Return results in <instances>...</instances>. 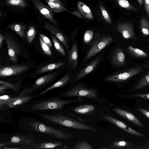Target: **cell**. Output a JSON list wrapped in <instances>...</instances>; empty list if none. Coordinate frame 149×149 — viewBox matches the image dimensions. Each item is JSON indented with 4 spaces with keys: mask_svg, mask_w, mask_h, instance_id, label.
Segmentation results:
<instances>
[{
    "mask_svg": "<svg viewBox=\"0 0 149 149\" xmlns=\"http://www.w3.org/2000/svg\"><path fill=\"white\" fill-rule=\"evenodd\" d=\"M140 146L135 145L127 140L117 139L111 142L109 145V149H141Z\"/></svg>",
    "mask_w": 149,
    "mask_h": 149,
    "instance_id": "cell-15",
    "label": "cell"
},
{
    "mask_svg": "<svg viewBox=\"0 0 149 149\" xmlns=\"http://www.w3.org/2000/svg\"><path fill=\"white\" fill-rule=\"evenodd\" d=\"M113 41L112 38L108 36H104L96 38L86 54L85 59L88 60L95 55L110 44Z\"/></svg>",
    "mask_w": 149,
    "mask_h": 149,
    "instance_id": "cell-8",
    "label": "cell"
},
{
    "mask_svg": "<svg viewBox=\"0 0 149 149\" xmlns=\"http://www.w3.org/2000/svg\"><path fill=\"white\" fill-rule=\"evenodd\" d=\"M39 41L41 48L43 52L47 55L51 56L52 52L50 47L46 43H45L40 37Z\"/></svg>",
    "mask_w": 149,
    "mask_h": 149,
    "instance_id": "cell-38",
    "label": "cell"
},
{
    "mask_svg": "<svg viewBox=\"0 0 149 149\" xmlns=\"http://www.w3.org/2000/svg\"><path fill=\"white\" fill-rule=\"evenodd\" d=\"M9 140L1 142L0 148L7 146H11L26 144L31 145L34 143L35 138L32 135H15L11 136Z\"/></svg>",
    "mask_w": 149,
    "mask_h": 149,
    "instance_id": "cell-9",
    "label": "cell"
},
{
    "mask_svg": "<svg viewBox=\"0 0 149 149\" xmlns=\"http://www.w3.org/2000/svg\"><path fill=\"white\" fill-rule=\"evenodd\" d=\"M133 97H139L142 98L149 100V93L147 94H137L131 95Z\"/></svg>",
    "mask_w": 149,
    "mask_h": 149,
    "instance_id": "cell-43",
    "label": "cell"
},
{
    "mask_svg": "<svg viewBox=\"0 0 149 149\" xmlns=\"http://www.w3.org/2000/svg\"><path fill=\"white\" fill-rule=\"evenodd\" d=\"M42 117L49 120L65 127L78 130H86L93 132L96 131L95 128L83 122L61 114H56L52 115L44 114Z\"/></svg>",
    "mask_w": 149,
    "mask_h": 149,
    "instance_id": "cell-2",
    "label": "cell"
},
{
    "mask_svg": "<svg viewBox=\"0 0 149 149\" xmlns=\"http://www.w3.org/2000/svg\"><path fill=\"white\" fill-rule=\"evenodd\" d=\"M116 28L124 38L133 39L135 38L136 35L132 22H129L119 23L117 25Z\"/></svg>",
    "mask_w": 149,
    "mask_h": 149,
    "instance_id": "cell-14",
    "label": "cell"
},
{
    "mask_svg": "<svg viewBox=\"0 0 149 149\" xmlns=\"http://www.w3.org/2000/svg\"><path fill=\"white\" fill-rule=\"evenodd\" d=\"M5 4L7 6L20 8L25 7L27 5L24 0H7Z\"/></svg>",
    "mask_w": 149,
    "mask_h": 149,
    "instance_id": "cell-29",
    "label": "cell"
},
{
    "mask_svg": "<svg viewBox=\"0 0 149 149\" xmlns=\"http://www.w3.org/2000/svg\"><path fill=\"white\" fill-rule=\"evenodd\" d=\"M34 7L49 22L54 26L58 25L52 11L49 7L42 3L39 0H30Z\"/></svg>",
    "mask_w": 149,
    "mask_h": 149,
    "instance_id": "cell-11",
    "label": "cell"
},
{
    "mask_svg": "<svg viewBox=\"0 0 149 149\" xmlns=\"http://www.w3.org/2000/svg\"><path fill=\"white\" fill-rule=\"evenodd\" d=\"M140 26L143 34L145 36H149V22L145 17L141 19Z\"/></svg>",
    "mask_w": 149,
    "mask_h": 149,
    "instance_id": "cell-30",
    "label": "cell"
},
{
    "mask_svg": "<svg viewBox=\"0 0 149 149\" xmlns=\"http://www.w3.org/2000/svg\"><path fill=\"white\" fill-rule=\"evenodd\" d=\"M98 91L93 88H88L82 84H77L64 91L58 96L64 97H80L97 100L99 98Z\"/></svg>",
    "mask_w": 149,
    "mask_h": 149,
    "instance_id": "cell-4",
    "label": "cell"
},
{
    "mask_svg": "<svg viewBox=\"0 0 149 149\" xmlns=\"http://www.w3.org/2000/svg\"><path fill=\"white\" fill-rule=\"evenodd\" d=\"M113 110L116 113L133 124L141 128H146L137 118L130 112L118 108H115Z\"/></svg>",
    "mask_w": 149,
    "mask_h": 149,
    "instance_id": "cell-16",
    "label": "cell"
},
{
    "mask_svg": "<svg viewBox=\"0 0 149 149\" xmlns=\"http://www.w3.org/2000/svg\"><path fill=\"white\" fill-rule=\"evenodd\" d=\"M71 148L74 149H93L89 143L85 141H81L77 142Z\"/></svg>",
    "mask_w": 149,
    "mask_h": 149,
    "instance_id": "cell-35",
    "label": "cell"
},
{
    "mask_svg": "<svg viewBox=\"0 0 149 149\" xmlns=\"http://www.w3.org/2000/svg\"><path fill=\"white\" fill-rule=\"evenodd\" d=\"M33 98V95H31L21 97L17 100L4 105L2 110L5 107L7 108H16L21 106L27 103Z\"/></svg>",
    "mask_w": 149,
    "mask_h": 149,
    "instance_id": "cell-21",
    "label": "cell"
},
{
    "mask_svg": "<svg viewBox=\"0 0 149 149\" xmlns=\"http://www.w3.org/2000/svg\"><path fill=\"white\" fill-rule=\"evenodd\" d=\"M78 6L81 14L86 18L92 19L93 15L89 8L81 1H79Z\"/></svg>",
    "mask_w": 149,
    "mask_h": 149,
    "instance_id": "cell-26",
    "label": "cell"
},
{
    "mask_svg": "<svg viewBox=\"0 0 149 149\" xmlns=\"http://www.w3.org/2000/svg\"><path fill=\"white\" fill-rule=\"evenodd\" d=\"M149 85V72L145 75L136 84L135 88L139 90Z\"/></svg>",
    "mask_w": 149,
    "mask_h": 149,
    "instance_id": "cell-31",
    "label": "cell"
},
{
    "mask_svg": "<svg viewBox=\"0 0 149 149\" xmlns=\"http://www.w3.org/2000/svg\"><path fill=\"white\" fill-rule=\"evenodd\" d=\"M70 78V74L67 72L63 77L56 83L47 88L44 91L38 94L34 95L33 98L40 95H43L47 92L53 89L64 86L69 81Z\"/></svg>",
    "mask_w": 149,
    "mask_h": 149,
    "instance_id": "cell-20",
    "label": "cell"
},
{
    "mask_svg": "<svg viewBox=\"0 0 149 149\" xmlns=\"http://www.w3.org/2000/svg\"><path fill=\"white\" fill-rule=\"evenodd\" d=\"M40 36L45 43L47 44L50 48H52V46L51 41L47 36L41 33L40 34Z\"/></svg>",
    "mask_w": 149,
    "mask_h": 149,
    "instance_id": "cell-42",
    "label": "cell"
},
{
    "mask_svg": "<svg viewBox=\"0 0 149 149\" xmlns=\"http://www.w3.org/2000/svg\"><path fill=\"white\" fill-rule=\"evenodd\" d=\"M102 118L114 124L119 128L130 134L142 137H146L145 135L136 131L122 121L111 116L104 115L103 116Z\"/></svg>",
    "mask_w": 149,
    "mask_h": 149,
    "instance_id": "cell-12",
    "label": "cell"
},
{
    "mask_svg": "<svg viewBox=\"0 0 149 149\" xmlns=\"http://www.w3.org/2000/svg\"><path fill=\"white\" fill-rule=\"evenodd\" d=\"M93 31L91 30H88L85 33L84 37V41L86 44L89 43L92 39L93 36Z\"/></svg>",
    "mask_w": 149,
    "mask_h": 149,
    "instance_id": "cell-39",
    "label": "cell"
},
{
    "mask_svg": "<svg viewBox=\"0 0 149 149\" xmlns=\"http://www.w3.org/2000/svg\"><path fill=\"white\" fill-rule=\"evenodd\" d=\"M139 111L149 119V106L138 108Z\"/></svg>",
    "mask_w": 149,
    "mask_h": 149,
    "instance_id": "cell-40",
    "label": "cell"
},
{
    "mask_svg": "<svg viewBox=\"0 0 149 149\" xmlns=\"http://www.w3.org/2000/svg\"><path fill=\"white\" fill-rule=\"evenodd\" d=\"M63 62H57L46 65L39 68L37 71L38 74H40L55 70L64 65Z\"/></svg>",
    "mask_w": 149,
    "mask_h": 149,
    "instance_id": "cell-24",
    "label": "cell"
},
{
    "mask_svg": "<svg viewBox=\"0 0 149 149\" xmlns=\"http://www.w3.org/2000/svg\"><path fill=\"white\" fill-rule=\"evenodd\" d=\"M49 1H52L61 5L63 4L62 2H61V0H48Z\"/></svg>",
    "mask_w": 149,
    "mask_h": 149,
    "instance_id": "cell-46",
    "label": "cell"
},
{
    "mask_svg": "<svg viewBox=\"0 0 149 149\" xmlns=\"http://www.w3.org/2000/svg\"><path fill=\"white\" fill-rule=\"evenodd\" d=\"M5 39L4 36L1 34H0V48H1L3 43V42L4 39Z\"/></svg>",
    "mask_w": 149,
    "mask_h": 149,
    "instance_id": "cell-45",
    "label": "cell"
},
{
    "mask_svg": "<svg viewBox=\"0 0 149 149\" xmlns=\"http://www.w3.org/2000/svg\"><path fill=\"white\" fill-rule=\"evenodd\" d=\"M2 148L4 149H20V148H16V147H7V146L4 147H3Z\"/></svg>",
    "mask_w": 149,
    "mask_h": 149,
    "instance_id": "cell-47",
    "label": "cell"
},
{
    "mask_svg": "<svg viewBox=\"0 0 149 149\" xmlns=\"http://www.w3.org/2000/svg\"><path fill=\"white\" fill-rule=\"evenodd\" d=\"M119 5L122 7L127 10L132 11H136L138 8L131 4L127 0H117Z\"/></svg>",
    "mask_w": 149,
    "mask_h": 149,
    "instance_id": "cell-34",
    "label": "cell"
},
{
    "mask_svg": "<svg viewBox=\"0 0 149 149\" xmlns=\"http://www.w3.org/2000/svg\"><path fill=\"white\" fill-rule=\"evenodd\" d=\"M111 58V64L115 66H122L125 63V55L120 48L117 47L113 50Z\"/></svg>",
    "mask_w": 149,
    "mask_h": 149,
    "instance_id": "cell-17",
    "label": "cell"
},
{
    "mask_svg": "<svg viewBox=\"0 0 149 149\" xmlns=\"http://www.w3.org/2000/svg\"><path fill=\"white\" fill-rule=\"evenodd\" d=\"M57 74V72H54L40 77L31 86L24 88L20 95L22 97L31 95L49 84L55 78Z\"/></svg>",
    "mask_w": 149,
    "mask_h": 149,
    "instance_id": "cell-5",
    "label": "cell"
},
{
    "mask_svg": "<svg viewBox=\"0 0 149 149\" xmlns=\"http://www.w3.org/2000/svg\"><path fill=\"white\" fill-rule=\"evenodd\" d=\"M51 37L56 49L60 54L65 56V52L62 45L56 38V37L52 35Z\"/></svg>",
    "mask_w": 149,
    "mask_h": 149,
    "instance_id": "cell-32",
    "label": "cell"
},
{
    "mask_svg": "<svg viewBox=\"0 0 149 149\" xmlns=\"http://www.w3.org/2000/svg\"><path fill=\"white\" fill-rule=\"evenodd\" d=\"M95 110V107L93 105L85 104L77 106L73 109V111L77 113L87 115L92 114Z\"/></svg>",
    "mask_w": 149,
    "mask_h": 149,
    "instance_id": "cell-23",
    "label": "cell"
},
{
    "mask_svg": "<svg viewBox=\"0 0 149 149\" xmlns=\"http://www.w3.org/2000/svg\"><path fill=\"white\" fill-rule=\"evenodd\" d=\"M100 8L102 10V15L105 20L108 23H110L111 22V20L107 12L102 6H100Z\"/></svg>",
    "mask_w": 149,
    "mask_h": 149,
    "instance_id": "cell-41",
    "label": "cell"
},
{
    "mask_svg": "<svg viewBox=\"0 0 149 149\" xmlns=\"http://www.w3.org/2000/svg\"><path fill=\"white\" fill-rule=\"evenodd\" d=\"M45 0L53 12L60 13L66 10L64 7L60 4L48 0Z\"/></svg>",
    "mask_w": 149,
    "mask_h": 149,
    "instance_id": "cell-28",
    "label": "cell"
},
{
    "mask_svg": "<svg viewBox=\"0 0 149 149\" xmlns=\"http://www.w3.org/2000/svg\"><path fill=\"white\" fill-rule=\"evenodd\" d=\"M140 5H141L143 2V0H137Z\"/></svg>",
    "mask_w": 149,
    "mask_h": 149,
    "instance_id": "cell-48",
    "label": "cell"
},
{
    "mask_svg": "<svg viewBox=\"0 0 149 149\" xmlns=\"http://www.w3.org/2000/svg\"><path fill=\"white\" fill-rule=\"evenodd\" d=\"M0 85H5L8 89H11L14 91L17 92L19 91L20 83H18L15 84H13L10 82L3 81H0Z\"/></svg>",
    "mask_w": 149,
    "mask_h": 149,
    "instance_id": "cell-37",
    "label": "cell"
},
{
    "mask_svg": "<svg viewBox=\"0 0 149 149\" xmlns=\"http://www.w3.org/2000/svg\"><path fill=\"white\" fill-rule=\"evenodd\" d=\"M8 28L16 33L20 37L25 38V31L26 29V26L20 23H13L10 24Z\"/></svg>",
    "mask_w": 149,
    "mask_h": 149,
    "instance_id": "cell-25",
    "label": "cell"
},
{
    "mask_svg": "<svg viewBox=\"0 0 149 149\" xmlns=\"http://www.w3.org/2000/svg\"><path fill=\"white\" fill-rule=\"evenodd\" d=\"M61 98L58 96L33 101L26 107L25 110L29 111L58 109L63 108L65 105L82 101L79 99L65 100Z\"/></svg>",
    "mask_w": 149,
    "mask_h": 149,
    "instance_id": "cell-1",
    "label": "cell"
},
{
    "mask_svg": "<svg viewBox=\"0 0 149 149\" xmlns=\"http://www.w3.org/2000/svg\"><path fill=\"white\" fill-rule=\"evenodd\" d=\"M78 49L77 43L74 42L68 52V62L73 70H76L78 62Z\"/></svg>",
    "mask_w": 149,
    "mask_h": 149,
    "instance_id": "cell-18",
    "label": "cell"
},
{
    "mask_svg": "<svg viewBox=\"0 0 149 149\" xmlns=\"http://www.w3.org/2000/svg\"><path fill=\"white\" fill-rule=\"evenodd\" d=\"M146 66L143 65L132 68L123 72L108 76L106 78L105 80L114 82H121L127 80L142 72L143 68Z\"/></svg>",
    "mask_w": 149,
    "mask_h": 149,
    "instance_id": "cell-7",
    "label": "cell"
},
{
    "mask_svg": "<svg viewBox=\"0 0 149 149\" xmlns=\"http://www.w3.org/2000/svg\"><path fill=\"white\" fill-rule=\"evenodd\" d=\"M43 26L61 41L67 49L69 48L68 40L67 37L54 25L50 22L43 21Z\"/></svg>",
    "mask_w": 149,
    "mask_h": 149,
    "instance_id": "cell-13",
    "label": "cell"
},
{
    "mask_svg": "<svg viewBox=\"0 0 149 149\" xmlns=\"http://www.w3.org/2000/svg\"><path fill=\"white\" fill-rule=\"evenodd\" d=\"M8 50V54L11 60L15 63L17 62L18 57L22 53V50L16 39L13 36L4 34Z\"/></svg>",
    "mask_w": 149,
    "mask_h": 149,
    "instance_id": "cell-6",
    "label": "cell"
},
{
    "mask_svg": "<svg viewBox=\"0 0 149 149\" xmlns=\"http://www.w3.org/2000/svg\"><path fill=\"white\" fill-rule=\"evenodd\" d=\"M63 143L61 141H43L38 143H33L31 145L38 149L54 148L56 147L63 146Z\"/></svg>",
    "mask_w": 149,
    "mask_h": 149,
    "instance_id": "cell-22",
    "label": "cell"
},
{
    "mask_svg": "<svg viewBox=\"0 0 149 149\" xmlns=\"http://www.w3.org/2000/svg\"></svg>",
    "mask_w": 149,
    "mask_h": 149,
    "instance_id": "cell-49",
    "label": "cell"
},
{
    "mask_svg": "<svg viewBox=\"0 0 149 149\" xmlns=\"http://www.w3.org/2000/svg\"><path fill=\"white\" fill-rule=\"evenodd\" d=\"M146 11L149 17V0H143Z\"/></svg>",
    "mask_w": 149,
    "mask_h": 149,
    "instance_id": "cell-44",
    "label": "cell"
},
{
    "mask_svg": "<svg viewBox=\"0 0 149 149\" xmlns=\"http://www.w3.org/2000/svg\"><path fill=\"white\" fill-rule=\"evenodd\" d=\"M27 125L28 128L30 130L45 134L58 139H69L74 137L71 133L55 129L39 122L29 121Z\"/></svg>",
    "mask_w": 149,
    "mask_h": 149,
    "instance_id": "cell-3",
    "label": "cell"
},
{
    "mask_svg": "<svg viewBox=\"0 0 149 149\" xmlns=\"http://www.w3.org/2000/svg\"><path fill=\"white\" fill-rule=\"evenodd\" d=\"M21 97L22 96L20 94L18 96L13 97H11L9 95H1L0 97V110H2L3 106L6 104L17 100Z\"/></svg>",
    "mask_w": 149,
    "mask_h": 149,
    "instance_id": "cell-27",
    "label": "cell"
},
{
    "mask_svg": "<svg viewBox=\"0 0 149 149\" xmlns=\"http://www.w3.org/2000/svg\"><path fill=\"white\" fill-rule=\"evenodd\" d=\"M129 51L133 55L138 57H146L148 55L142 50L130 46L128 47Z\"/></svg>",
    "mask_w": 149,
    "mask_h": 149,
    "instance_id": "cell-33",
    "label": "cell"
},
{
    "mask_svg": "<svg viewBox=\"0 0 149 149\" xmlns=\"http://www.w3.org/2000/svg\"><path fill=\"white\" fill-rule=\"evenodd\" d=\"M31 68V66L26 65L1 66L0 77H2L15 75L24 73Z\"/></svg>",
    "mask_w": 149,
    "mask_h": 149,
    "instance_id": "cell-10",
    "label": "cell"
},
{
    "mask_svg": "<svg viewBox=\"0 0 149 149\" xmlns=\"http://www.w3.org/2000/svg\"><path fill=\"white\" fill-rule=\"evenodd\" d=\"M100 60L101 58L98 57L92 61L76 75L74 78V80H79L90 73L97 65Z\"/></svg>",
    "mask_w": 149,
    "mask_h": 149,
    "instance_id": "cell-19",
    "label": "cell"
},
{
    "mask_svg": "<svg viewBox=\"0 0 149 149\" xmlns=\"http://www.w3.org/2000/svg\"><path fill=\"white\" fill-rule=\"evenodd\" d=\"M36 33V29L33 26H31L28 29L26 33V37L28 42L31 44L35 36Z\"/></svg>",
    "mask_w": 149,
    "mask_h": 149,
    "instance_id": "cell-36",
    "label": "cell"
}]
</instances>
